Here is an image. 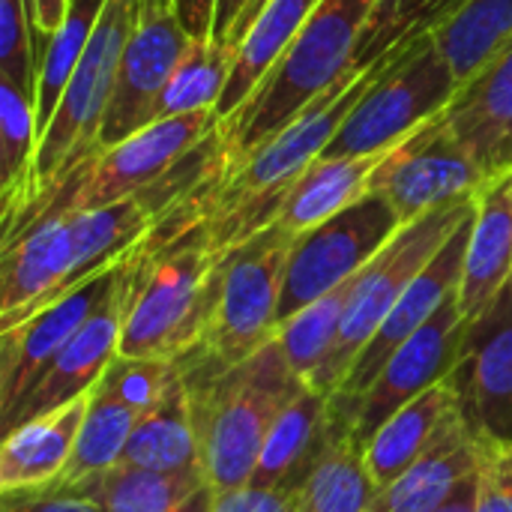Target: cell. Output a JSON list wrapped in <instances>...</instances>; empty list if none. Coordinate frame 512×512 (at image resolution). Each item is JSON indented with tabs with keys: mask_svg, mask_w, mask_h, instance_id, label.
I'll return each mask as SVG.
<instances>
[{
	"mask_svg": "<svg viewBox=\"0 0 512 512\" xmlns=\"http://www.w3.org/2000/svg\"><path fill=\"white\" fill-rule=\"evenodd\" d=\"M222 252L198 225L162 249H132L120 357L183 360L204 348L219 294Z\"/></svg>",
	"mask_w": 512,
	"mask_h": 512,
	"instance_id": "obj_1",
	"label": "cell"
},
{
	"mask_svg": "<svg viewBox=\"0 0 512 512\" xmlns=\"http://www.w3.org/2000/svg\"><path fill=\"white\" fill-rule=\"evenodd\" d=\"M375 0H321L258 90L222 120L240 165L282 132L351 66Z\"/></svg>",
	"mask_w": 512,
	"mask_h": 512,
	"instance_id": "obj_2",
	"label": "cell"
},
{
	"mask_svg": "<svg viewBox=\"0 0 512 512\" xmlns=\"http://www.w3.org/2000/svg\"><path fill=\"white\" fill-rule=\"evenodd\" d=\"M189 387L195 399L201 471L210 489H237L252 480L267 432L306 381L294 375L273 339L237 366L216 369L210 363L207 381L195 387L189 378Z\"/></svg>",
	"mask_w": 512,
	"mask_h": 512,
	"instance_id": "obj_3",
	"label": "cell"
},
{
	"mask_svg": "<svg viewBox=\"0 0 512 512\" xmlns=\"http://www.w3.org/2000/svg\"><path fill=\"white\" fill-rule=\"evenodd\" d=\"M474 210H477V195H468L423 213L420 219L402 225L399 234L357 273L333 351L309 381L315 390L333 396L342 387L354 360L378 333L390 309L399 303V297L408 291L417 273L441 252V246L459 231V225Z\"/></svg>",
	"mask_w": 512,
	"mask_h": 512,
	"instance_id": "obj_4",
	"label": "cell"
},
{
	"mask_svg": "<svg viewBox=\"0 0 512 512\" xmlns=\"http://www.w3.org/2000/svg\"><path fill=\"white\" fill-rule=\"evenodd\" d=\"M297 234L273 222L222 255L216 309L204 339V357L216 369L258 354L279 330V303Z\"/></svg>",
	"mask_w": 512,
	"mask_h": 512,
	"instance_id": "obj_5",
	"label": "cell"
},
{
	"mask_svg": "<svg viewBox=\"0 0 512 512\" xmlns=\"http://www.w3.org/2000/svg\"><path fill=\"white\" fill-rule=\"evenodd\" d=\"M462 84L435 48L432 33L408 45L393 69L360 99L348 114L330 147L327 159L387 153L402 144L417 126L447 111Z\"/></svg>",
	"mask_w": 512,
	"mask_h": 512,
	"instance_id": "obj_6",
	"label": "cell"
},
{
	"mask_svg": "<svg viewBox=\"0 0 512 512\" xmlns=\"http://www.w3.org/2000/svg\"><path fill=\"white\" fill-rule=\"evenodd\" d=\"M219 126L216 108L189 111L171 120H156L126 141L99 150L78 165L63 186L51 195L42 213H78L138 195L156 177H162L183 153H189L207 132ZM39 213V216H42Z\"/></svg>",
	"mask_w": 512,
	"mask_h": 512,
	"instance_id": "obj_7",
	"label": "cell"
},
{
	"mask_svg": "<svg viewBox=\"0 0 512 512\" xmlns=\"http://www.w3.org/2000/svg\"><path fill=\"white\" fill-rule=\"evenodd\" d=\"M402 225L405 222L384 195L366 192L342 213L297 234L288 258L279 324L354 279L399 234Z\"/></svg>",
	"mask_w": 512,
	"mask_h": 512,
	"instance_id": "obj_8",
	"label": "cell"
},
{
	"mask_svg": "<svg viewBox=\"0 0 512 512\" xmlns=\"http://www.w3.org/2000/svg\"><path fill=\"white\" fill-rule=\"evenodd\" d=\"M468 327L471 324L465 321L459 297L453 291L441 303V309L387 360L381 375L360 393V399L348 411H342L339 417L327 414L330 435H351L360 447H366L369 438L399 408L456 375L465 354Z\"/></svg>",
	"mask_w": 512,
	"mask_h": 512,
	"instance_id": "obj_9",
	"label": "cell"
},
{
	"mask_svg": "<svg viewBox=\"0 0 512 512\" xmlns=\"http://www.w3.org/2000/svg\"><path fill=\"white\" fill-rule=\"evenodd\" d=\"M486 180L489 174L453 135L447 114L441 111L381 159L369 180V192L384 195L408 225L447 201L477 195Z\"/></svg>",
	"mask_w": 512,
	"mask_h": 512,
	"instance_id": "obj_10",
	"label": "cell"
},
{
	"mask_svg": "<svg viewBox=\"0 0 512 512\" xmlns=\"http://www.w3.org/2000/svg\"><path fill=\"white\" fill-rule=\"evenodd\" d=\"M189 45L192 36L180 24L174 0H138L135 27L117 72V87L99 129L102 150L153 123L156 99L162 96Z\"/></svg>",
	"mask_w": 512,
	"mask_h": 512,
	"instance_id": "obj_11",
	"label": "cell"
},
{
	"mask_svg": "<svg viewBox=\"0 0 512 512\" xmlns=\"http://www.w3.org/2000/svg\"><path fill=\"white\" fill-rule=\"evenodd\" d=\"M132 252V249H129ZM129 252L108 270L90 276L69 294L33 312L12 330L0 333V420H6L42 369L75 339V333L93 318V312L117 291Z\"/></svg>",
	"mask_w": 512,
	"mask_h": 512,
	"instance_id": "obj_12",
	"label": "cell"
},
{
	"mask_svg": "<svg viewBox=\"0 0 512 512\" xmlns=\"http://www.w3.org/2000/svg\"><path fill=\"white\" fill-rule=\"evenodd\" d=\"M474 213L459 225V231L417 273V279L408 285V291L390 309V315L384 318L378 333L369 339L363 354L354 360V366H351L348 378L342 381V387L330 396V417H339L342 411H348L360 399V393L381 375L387 360L441 309V303L453 291H459L462 267H465V252H468V237H471V225H474Z\"/></svg>",
	"mask_w": 512,
	"mask_h": 512,
	"instance_id": "obj_13",
	"label": "cell"
},
{
	"mask_svg": "<svg viewBox=\"0 0 512 512\" xmlns=\"http://www.w3.org/2000/svg\"><path fill=\"white\" fill-rule=\"evenodd\" d=\"M453 378L474 435L512 444V282L468 327L465 354Z\"/></svg>",
	"mask_w": 512,
	"mask_h": 512,
	"instance_id": "obj_14",
	"label": "cell"
},
{
	"mask_svg": "<svg viewBox=\"0 0 512 512\" xmlns=\"http://www.w3.org/2000/svg\"><path fill=\"white\" fill-rule=\"evenodd\" d=\"M129 267H132V252H129ZM129 267H126L117 291L93 312V318L75 333V339L42 369V375L30 384V390L15 405V411L3 420L6 432L18 423L45 417V414L87 396L99 384V378L105 375L111 360L120 354Z\"/></svg>",
	"mask_w": 512,
	"mask_h": 512,
	"instance_id": "obj_15",
	"label": "cell"
},
{
	"mask_svg": "<svg viewBox=\"0 0 512 512\" xmlns=\"http://www.w3.org/2000/svg\"><path fill=\"white\" fill-rule=\"evenodd\" d=\"M72 270V234L66 213H42L3 243L0 261V333L18 327L63 294Z\"/></svg>",
	"mask_w": 512,
	"mask_h": 512,
	"instance_id": "obj_16",
	"label": "cell"
},
{
	"mask_svg": "<svg viewBox=\"0 0 512 512\" xmlns=\"http://www.w3.org/2000/svg\"><path fill=\"white\" fill-rule=\"evenodd\" d=\"M512 279V171L489 177L477 189V213L468 237L459 309L474 324Z\"/></svg>",
	"mask_w": 512,
	"mask_h": 512,
	"instance_id": "obj_17",
	"label": "cell"
},
{
	"mask_svg": "<svg viewBox=\"0 0 512 512\" xmlns=\"http://www.w3.org/2000/svg\"><path fill=\"white\" fill-rule=\"evenodd\" d=\"M480 441L459 405L441 426L432 447L390 486H384L372 512H438L462 483L477 474Z\"/></svg>",
	"mask_w": 512,
	"mask_h": 512,
	"instance_id": "obj_18",
	"label": "cell"
},
{
	"mask_svg": "<svg viewBox=\"0 0 512 512\" xmlns=\"http://www.w3.org/2000/svg\"><path fill=\"white\" fill-rule=\"evenodd\" d=\"M444 114L489 177L512 171V42L459 90Z\"/></svg>",
	"mask_w": 512,
	"mask_h": 512,
	"instance_id": "obj_19",
	"label": "cell"
},
{
	"mask_svg": "<svg viewBox=\"0 0 512 512\" xmlns=\"http://www.w3.org/2000/svg\"><path fill=\"white\" fill-rule=\"evenodd\" d=\"M87 399L90 393L6 432L0 444V495L48 489L66 474L87 411Z\"/></svg>",
	"mask_w": 512,
	"mask_h": 512,
	"instance_id": "obj_20",
	"label": "cell"
},
{
	"mask_svg": "<svg viewBox=\"0 0 512 512\" xmlns=\"http://www.w3.org/2000/svg\"><path fill=\"white\" fill-rule=\"evenodd\" d=\"M330 396L306 384L276 417L261 456L255 462L252 480L246 486L261 489H297L318 459L330 435Z\"/></svg>",
	"mask_w": 512,
	"mask_h": 512,
	"instance_id": "obj_21",
	"label": "cell"
},
{
	"mask_svg": "<svg viewBox=\"0 0 512 512\" xmlns=\"http://www.w3.org/2000/svg\"><path fill=\"white\" fill-rule=\"evenodd\" d=\"M120 465L144 468V471H165V474L201 468L195 399H192L189 375L183 366L177 378L168 384V390L162 393V399L138 417Z\"/></svg>",
	"mask_w": 512,
	"mask_h": 512,
	"instance_id": "obj_22",
	"label": "cell"
},
{
	"mask_svg": "<svg viewBox=\"0 0 512 512\" xmlns=\"http://www.w3.org/2000/svg\"><path fill=\"white\" fill-rule=\"evenodd\" d=\"M462 405V390L456 378L435 384L432 390L420 393L414 402L399 408L363 447L366 465L378 483V489L399 480L438 438L447 417Z\"/></svg>",
	"mask_w": 512,
	"mask_h": 512,
	"instance_id": "obj_23",
	"label": "cell"
},
{
	"mask_svg": "<svg viewBox=\"0 0 512 512\" xmlns=\"http://www.w3.org/2000/svg\"><path fill=\"white\" fill-rule=\"evenodd\" d=\"M69 492L96 498L105 512H210L213 507V489L201 468L165 474L117 465Z\"/></svg>",
	"mask_w": 512,
	"mask_h": 512,
	"instance_id": "obj_24",
	"label": "cell"
},
{
	"mask_svg": "<svg viewBox=\"0 0 512 512\" xmlns=\"http://www.w3.org/2000/svg\"><path fill=\"white\" fill-rule=\"evenodd\" d=\"M387 153L336 156V159L318 156L294 180L276 222L282 228H288L291 234H303V231L327 222L330 216L342 213L345 207H351L354 201H360L369 192V180Z\"/></svg>",
	"mask_w": 512,
	"mask_h": 512,
	"instance_id": "obj_25",
	"label": "cell"
},
{
	"mask_svg": "<svg viewBox=\"0 0 512 512\" xmlns=\"http://www.w3.org/2000/svg\"><path fill=\"white\" fill-rule=\"evenodd\" d=\"M321 0H270L255 24L243 33L237 45V60L231 69V78L216 102L219 120L231 117L267 78V72L276 66V60L285 54L297 30L306 24V18L315 12Z\"/></svg>",
	"mask_w": 512,
	"mask_h": 512,
	"instance_id": "obj_26",
	"label": "cell"
},
{
	"mask_svg": "<svg viewBox=\"0 0 512 512\" xmlns=\"http://www.w3.org/2000/svg\"><path fill=\"white\" fill-rule=\"evenodd\" d=\"M378 492L363 447L351 435H327L297 486V512H372Z\"/></svg>",
	"mask_w": 512,
	"mask_h": 512,
	"instance_id": "obj_27",
	"label": "cell"
},
{
	"mask_svg": "<svg viewBox=\"0 0 512 512\" xmlns=\"http://www.w3.org/2000/svg\"><path fill=\"white\" fill-rule=\"evenodd\" d=\"M432 39L465 87L512 42V0H462Z\"/></svg>",
	"mask_w": 512,
	"mask_h": 512,
	"instance_id": "obj_28",
	"label": "cell"
},
{
	"mask_svg": "<svg viewBox=\"0 0 512 512\" xmlns=\"http://www.w3.org/2000/svg\"><path fill=\"white\" fill-rule=\"evenodd\" d=\"M138 417H141L138 408L123 402L108 387L96 384L87 399V411L81 420L72 462L66 474L54 483V489H78L108 474L111 468H117L123 462V453H126V444L132 438Z\"/></svg>",
	"mask_w": 512,
	"mask_h": 512,
	"instance_id": "obj_29",
	"label": "cell"
},
{
	"mask_svg": "<svg viewBox=\"0 0 512 512\" xmlns=\"http://www.w3.org/2000/svg\"><path fill=\"white\" fill-rule=\"evenodd\" d=\"M234 60H237V45H225L213 36L192 39L174 75L168 78L162 96L156 99L153 123L171 120L189 111H201V108H216L231 78Z\"/></svg>",
	"mask_w": 512,
	"mask_h": 512,
	"instance_id": "obj_30",
	"label": "cell"
},
{
	"mask_svg": "<svg viewBox=\"0 0 512 512\" xmlns=\"http://www.w3.org/2000/svg\"><path fill=\"white\" fill-rule=\"evenodd\" d=\"M354 279L342 282L330 294H324L315 303L303 306L300 312H294L291 318H285L279 324V330H276L279 351L285 354V360L294 369V375L303 378L306 384L315 378V372L324 366V360L333 351V342L339 336L342 315H345V306H348V294H351Z\"/></svg>",
	"mask_w": 512,
	"mask_h": 512,
	"instance_id": "obj_31",
	"label": "cell"
},
{
	"mask_svg": "<svg viewBox=\"0 0 512 512\" xmlns=\"http://www.w3.org/2000/svg\"><path fill=\"white\" fill-rule=\"evenodd\" d=\"M102 6H105V0H72L63 27L51 36V42L39 60V78H36V135L39 138L48 129V123L63 99V90L87 48V39L99 21Z\"/></svg>",
	"mask_w": 512,
	"mask_h": 512,
	"instance_id": "obj_32",
	"label": "cell"
},
{
	"mask_svg": "<svg viewBox=\"0 0 512 512\" xmlns=\"http://www.w3.org/2000/svg\"><path fill=\"white\" fill-rule=\"evenodd\" d=\"M36 102L0 78V162H3V222L21 207L36 156Z\"/></svg>",
	"mask_w": 512,
	"mask_h": 512,
	"instance_id": "obj_33",
	"label": "cell"
},
{
	"mask_svg": "<svg viewBox=\"0 0 512 512\" xmlns=\"http://www.w3.org/2000/svg\"><path fill=\"white\" fill-rule=\"evenodd\" d=\"M462 0H375V9L363 27L357 66H369L387 51H393L402 39L435 33Z\"/></svg>",
	"mask_w": 512,
	"mask_h": 512,
	"instance_id": "obj_34",
	"label": "cell"
},
{
	"mask_svg": "<svg viewBox=\"0 0 512 512\" xmlns=\"http://www.w3.org/2000/svg\"><path fill=\"white\" fill-rule=\"evenodd\" d=\"M0 78L36 102L39 66L33 51L30 0H0Z\"/></svg>",
	"mask_w": 512,
	"mask_h": 512,
	"instance_id": "obj_35",
	"label": "cell"
},
{
	"mask_svg": "<svg viewBox=\"0 0 512 512\" xmlns=\"http://www.w3.org/2000/svg\"><path fill=\"white\" fill-rule=\"evenodd\" d=\"M297 489H261V486H237V489H213L210 512H297Z\"/></svg>",
	"mask_w": 512,
	"mask_h": 512,
	"instance_id": "obj_36",
	"label": "cell"
},
{
	"mask_svg": "<svg viewBox=\"0 0 512 512\" xmlns=\"http://www.w3.org/2000/svg\"><path fill=\"white\" fill-rule=\"evenodd\" d=\"M0 512H105V507L84 492L48 486L33 492L0 495Z\"/></svg>",
	"mask_w": 512,
	"mask_h": 512,
	"instance_id": "obj_37",
	"label": "cell"
},
{
	"mask_svg": "<svg viewBox=\"0 0 512 512\" xmlns=\"http://www.w3.org/2000/svg\"><path fill=\"white\" fill-rule=\"evenodd\" d=\"M480 459H477V498L474 512H512V480L501 468L495 450L477 435Z\"/></svg>",
	"mask_w": 512,
	"mask_h": 512,
	"instance_id": "obj_38",
	"label": "cell"
},
{
	"mask_svg": "<svg viewBox=\"0 0 512 512\" xmlns=\"http://www.w3.org/2000/svg\"><path fill=\"white\" fill-rule=\"evenodd\" d=\"M69 6H72V0H30L33 39H36V45H42V54H45L51 36L63 27V21L69 15Z\"/></svg>",
	"mask_w": 512,
	"mask_h": 512,
	"instance_id": "obj_39",
	"label": "cell"
},
{
	"mask_svg": "<svg viewBox=\"0 0 512 512\" xmlns=\"http://www.w3.org/2000/svg\"><path fill=\"white\" fill-rule=\"evenodd\" d=\"M216 3L219 0H174L180 24L192 39H210L213 21H216Z\"/></svg>",
	"mask_w": 512,
	"mask_h": 512,
	"instance_id": "obj_40",
	"label": "cell"
},
{
	"mask_svg": "<svg viewBox=\"0 0 512 512\" xmlns=\"http://www.w3.org/2000/svg\"><path fill=\"white\" fill-rule=\"evenodd\" d=\"M246 6H249V0H219L216 3V21H213V39L228 42V36H231L237 18L246 12Z\"/></svg>",
	"mask_w": 512,
	"mask_h": 512,
	"instance_id": "obj_41",
	"label": "cell"
},
{
	"mask_svg": "<svg viewBox=\"0 0 512 512\" xmlns=\"http://www.w3.org/2000/svg\"><path fill=\"white\" fill-rule=\"evenodd\" d=\"M474 498H477V474L468 483H462L459 492L438 512H474Z\"/></svg>",
	"mask_w": 512,
	"mask_h": 512,
	"instance_id": "obj_42",
	"label": "cell"
},
{
	"mask_svg": "<svg viewBox=\"0 0 512 512\" xmlns=\"http://www.w3.org/2000/svg\"><path fill=\"white\" fill-rule=\"evenodd\" d=\"M270 0H249V6H246V12L237 18V24H234V30H231V36H228V42L225 45H240V39H243V33L255 24V18L261 15V9L267 6Z\"/></svg>",
	"mask_w": 512,
	"mask_h": 512,
	"instance_id": "obj_43",
	"label": "cell"
},
{
	"mask_svg": "<svg viewBox=\"0 0 512 512\" xmlns=\"http://www.w3.org/2000/svg\"><path fill=\"white\" fill-rule=\"evenodd\" d=\"M486 441V438H483ZM492 450H495V456H498V462H501V468L510 474V480H512V444H492V441H486Z\"/></svg>",
	"mask_w": 512,
	"mask_h": 512,
	"instance_id": "obj_44",
	"label": "cell"
},
{
	"mask_svg": "<svg viewBox=\"0 0 512 512\" xmlns=\"http://www.w3.org/2000/svg\"><path fill=\"white\" fill-rule=\"evenodd\" d=\"M510 282H512V279H510Z\"/></svg>",
	"mask_w": 512,
	"mask_h": 512,
	"instance_id": "obj_45",
	"label": "cell"
}]
</instances>
